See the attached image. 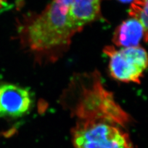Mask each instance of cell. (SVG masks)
<instances>
[{
	"label": "cell",
	"mask_w": 148,
	"mask_h": 148,
	"mask_svg": "<svg viewBox=\"0 0 148 148\" xmlns=\"http://www.w3.org/2000/svg\"><path fill=\"white\" fill-rule=\"evenodd\" d=\"M80 31L69 17L68 8L56 0L38 14L24 18L18 28L22 43L41 62L58 59Z\"/></svg>",
	"instance_id": "cell-1"
},
{
	"label": "cell",
	"mask_w": 148,
	"mask_h": 148,
	"mask_svg": "<svg viewBox=\"0 0 148 148\" xmlns=\"http://www.w3.org/2000/svg\"><path fill=\"white\" fill-rule=\"evenodd\" d=\"M72 88L75 90V99L71 111L77 121L108 119L125 127L129 115L120 107L114 96L104 87L98 74H84L75 78Z\"/></svg>",
	"instance_id": "cell-2"
},
{
	"label": "cell",
	"mask_w": 148,
	"mask_h": 148,
	"mask_svg": "<svg viewBox=\"0 0 148 148\" xmlns=\"http://www.w3.org/2000/svg\"><path fill=\"white\" fill-rule=\"evenodd\" d=\"M125 127L112 120L77 121L72 130L74 148H134Z\"/></svg>",
	"instance_id": "cell-3"
},
{
	"label": "cell",
	"mask_w": 148,
	"mask_h": 148,
	"mask_svg": "<svg viewBox=\"0 0 148 148\" xmlns=\"http://www.w3.org/2000/svg\"><path fill=\"white\" fill-rule=\"evenodd\" d=\"M104 53L109 58V70L114 79L125 83H140L147 67V55L140 46L117 49L106 46Z\"/></svg>",
	"instance_id": "cell-4"
},
{
	"label": "cell",
	"mask_w": 148,
	"mask_h": 148,
	"mask_svg": "<svg viewBox=\"0 0 148 148\" xmlns=\"http://www.w3.org/2000/svg\"><path fill=\"white\" fill-rule=\"evenodd\" d=\"M32 104L30 91L12 84L0 85V116L18 117L28 112Z\"/></svg>",
	"instance_id": "cell-5"
},
{
	"label": "cell",
	"mask_w": 148,
	"mask_h": 148,
	"mask_svg": "<svg viewBox=\"0 0 148 148\" xmlns=\"http://www.w3.org/2000/svg\"><path fill=\"white\" fill-rule=\"evenodd\" d=\"M147 40V34L141 23L134 18L123 21L115 29L113 42L118 47L129 48L138 46L141 41Z\"/></svg>",
	"instance_id": "cell-6"
},
{
	"label": "cell",
	"mask_w": 148,
	"mask_h": 148,
	"mask_svg": "<svg viewBox=\"0 0 148 148\" xmlns=\"http://www.w3.org/2000/svg\"><path fill=\"white\" fill-rule=\"evenodd\" d=\"M68 13L75 25L82 30L99 15L100 0H70Z\"/></svg>",
	"instance_id": "cell-7"
},
{
	"label": "cell",
	"mask_w": 148,
	"mask_h": 148,
	"mask_svg": "<svg viewBox=\"0 0 148 148\" xmlns=\"http://www.w3.org/2000/svg\"><path fill=\"white\" fill-rule=\"evenodd\" d=\"M148 0H133L129 9V16L140 22L147 34Z\"/></svg>",
	"instance_id": "cell-8"
},
{
	"label": "cell",
	"mask_w": 148,
	"mask_h": 148,
	"mask_svg": "<svg viewBox=\"0 0 148 148\" xmlns=\"http://www.w3.org/2000/svg\"><path fill=\"white\" fill-rule=\"evenodd\" d=\"M119 1H122V2H124V3H127L129 1H131L132 0H119Z\"/></svg>",
	"instance_id": "cell-9"
}]
</instances>
